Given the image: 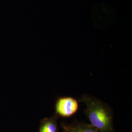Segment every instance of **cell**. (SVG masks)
<instances>
[{"mask_svg": "<svg viewBox=\"0 0 132 132\" xmlns=\"http://www.w3.org/2000/svg\"><path fill=\"white\" fill-rule=\"evenodd\" d=\"M90 18L94 28L105 30L112 28L116 24L117 15L113 6L101 2L94 5L91 11Z\"/></svg>", "mask_w": 132, "mask_h": 132, "instance_id": "obj_2", "label": "cell"}, {"mask_svg": "<svg viewBox=\"0 0 132 132\" xmlns=\"http://www.w3.org/2000/svg\"><path fill=\"white\" fill-rule=\"evenodd\" d=\"M65 132H99L91 125L75 123L71 125H63Z\"/></svg>", "mask_w": 132, "mask_h": 132, "instance_id": "obj_4", "label": "cell"}, {"mask_svg": "<svg viewBox=\"0 0 132 132\" xmlns=\"http://www.w3.org/2000/svg\"><path fill=\"white\" fill-rule=\"evenodd\" d=\"M56 115L45 118L41 122L39 132H57Z\"/></svg>", "mask_w": 132, "mask_h": 132, "instance_id": "obj_5", "label": "cell"}, {"mask_svg": "<svg viewBox=\"0 0 132 132\" xmlns=\"http://www.w3.org/2000/svg\"><path fill=\"white\" fill-rule=\"evenodd\" d=\"M79 108L78 101L72 97H62L57 100L55 108L56 115L70 117L77 112Z\"/></svg>", "mask_w": 132, "mask_h": 132, "instance_id": "obj_3", "label": "cell"}, {"mask_svg": "<svg viewBox=\"0 0 132 132\" xmlns=\"http://www.w3.org/2000/svg\"><path fill=\"white\" fill-rule=\"evenodd\" d=\"M78 101L86 106L84 113L91 125L99 132H112L113 111L108 104L88 94H83Z\"/></svg>", "mask_w": 132, "mask_h": 132, "instance_id": "obj_1", "label": "cell"}]
</instances>
